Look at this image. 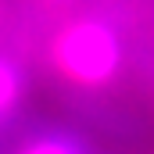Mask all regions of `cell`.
Returning a JSON list of instances; mask_svg holds the SVG:
<instances>
[{
    "instance_id": "3",
    "label": "cell",
    "mask_w": 154,
    "mask_h": 154,
    "mask_svg": "<svg viewBox=\"0 0 154 154\" xmlns=\"http://www.w3.org/2000/svg\"><path fill=\"white\" fill-rule=\"evenodd\" d=\"M18 100H22V75H18V68L7 57H0V118L7 115Z\"/></svg>"
},
{
    "instance_id": "2",
    "label": "cell",
    "mask_w": 154,
    "mask_h": 154,
    "mask_svg": "<svg viewBox=\"0 0 154 154\" xmlns=\"http://www.w3.org/2000/svg\"><path fill=\"white\" fill-rule=\"evenodd\" d=\"M18 154H86V147L79 143L75 136H65V133H43L36 140L22 143Z\"/></svg>"
},
{
    "instance_id": "1",
    "label": "cell",
    "mask_w": 154,
    "mask_h": 154,
    "mask_svg": "<svg viewBox=\"0 0 154 154\" xmlns=\"http://www.w3.org/2000/svg\"><path fill=\"white\" fill-rule=\"evenodd\" d=\"M50 57L61 79L97 90V86H108L122 68V39L100 18H79L57 32Z\"/></svg>"
}]
</instances>
